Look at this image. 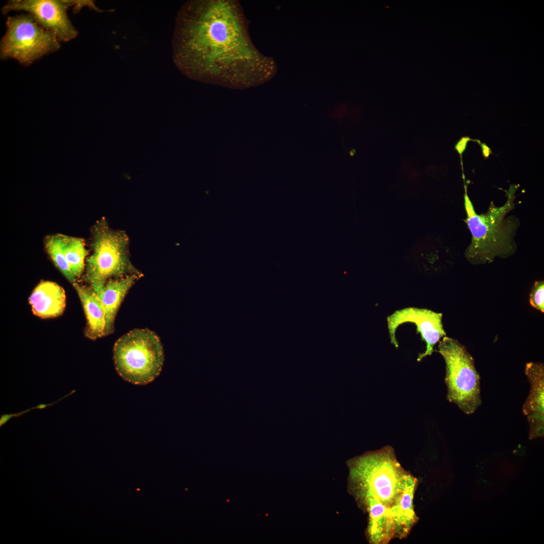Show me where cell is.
<instances>
[{
    "mask_svg": "<svg viewBox=\"0 0 544 544\" xmlns=\"http://www.w3.org/2000/svg\"><path fill=\"white\" fill-rule=\"evenodd\" d=\"M237 4L192 1L178 15L174 59L187 76L229 87L258 85L277 71L274 60L252 44Z\"/></svg>",
    "mask_w": 544,
    "mask_h": 544,
    "instance_id": "1",
    "label": "cell"
},
{
    "mask_svg": "<svg viewBox=\"0 0 544 544\" xmlns=\"http://www.w3.org/2000/svg\"><path fill=\"white\" fill-rule=\"evenodd\" d=\"M469 141H472V142H477V139L473 140V139H471L469 136H463V137H461L457 142V143H456V144L455 145V146H454V149L459 154V156H460V161H461V167H462V173H463V164H462L463 162H462V156L463 153L464 152V151H465V150L466 149L467 143Z\"/></svg>",
    "mask_w": 544,
    "mask_h": 544,
    "instance_id": "17",
    "label": "cell"
},
{
    "mask_svg": "<svg viewBox=\"0 0 544 544\" xmlns=\"http://www.w3.org/2000/svg\"><path fill=\"white\" fill-rule=\"evenodd\" d=\"M113 358L116 370L124 380L144 385L159 375L164 356L159 337L146 328L134 329L120 337L114 344Z\"/></svg>",
    "mask_w": 544,
    "mask_h": 544,
    "instance_id": "4",
    "label": "cell"
},
{
    "mask_svg": "<svg viewBox=\"0 0 544 544\" xmlns=\"http://www.w3.org/2000/svg\"><path fill=\"white\" fill-rule=\"evenodd\" d=\"M62 248L70 269L80 278L84 269L85 259L88 251L83 240L79 238L59 234Z\"/></svg>",
    "mask_w": 544,
    "mask_h": 544,
    "instance_id": "14",
    "label": "cell"
},
{
    "mask_svg": "<svg viewBox=\"0 0 544 544\" xmlns=\"http://www.w3.org/2000/svg\"><path fill=\"white\" fill-rule=\"evenodd\" d=\"M544 283L543 281L535 282L530 294V305L541 312L544 311Z\"/></svg>",
    "mask_w": 544,
    "mask_h": 544,
    "instance_id": "16",
    "label": "cell"
},
{
    "mask_svg": "<svg viewBox=\"0 0 544 544\" xmlns=\"http://www.w3.org/2000/svg\"><path fill=\"white\" fill-rule=\"evenodd\" d=\"M45 245L46 250L54 264L63 276L73 285L77 283V278L71 271L64 254L59 234L47 237Z\"/></svg>",
    "mask_w": 544,
    "mask_h": 544,
    "instance_id": "15",
    "label": "cell"
},
{
    "mask_svg": "<svg viewBox=\"0 0 544 544\" xmlns=\"http://www.w3.org/2000/svg\"><path fill=\"white\" fill-rule=\"evenodd\" d=\"M349 490L367 514V535L372 544H387L407 535L418 521L414 497L417 480L386 446L348 462Z\"/></svg>",
    "mask_w": 544,
    "mask_h": 544,
    "instance_id": "2",
    "label": "cell"
},
{
    "mask_svg": "<svg viewBox=\"0 0 544 544\" xmlns=\"http://www.w3.org/2000/svg\"><path fill=\"white\" fill-rule=\"evenodd\" d=\"M71 6L78 11L84 6L97 9L91 1L11 0L3 7L2 12L5 14L13 11L26 12L40 26L54 33L59 41L66 42L78 34L67 15Z\"/></svg>",
    "mask_w": 544,
    "mask_h": 544,
    "instance_id": "8",
    "label": "cell"
},
{
    "mask_svg": "<svg viewBox=\"0 0 544 544\" xmlns=\"http://www.w3.org/2000/svg\"><path fill=\"white\" fill-rule=\"evenodd\" d=\"M464 181L465 223L471 235V242L465 250L466 258L472 264L491 262L496 257L506 258L513 254L517 246L515 237L520 226L519 219L508 215L515 207V193L519 185H510L505 191L507 200L497 207L493 201L485 213L478 214L467 194Z\"/></svg>",
    "mask_w": 544,
    "mask_h": 544,
    "instance_id": "3",
    "label": "cell"
},
{
    "mask_svg": "<svg viewBox=\"0 0 544 544\" xmlns=\"http://www.w3.org/2000/svg\"><path fill=\"white\" fill-rule=\"evenodd\" d=\"M438 348L446 363L447 399L465 414L473 413L482 400L480 377L473 358L464 346L446 336L439 342Z\"/></svg>",
    "mask_w": 544,
    "mask_h": 544,
    "instance_id": "6",
    "label": "cell"
},
{
    "mask_svg": "<svg viewBox=\"0 0 544 544\" xmlns=\"http://www.w3.org/2000/svg\"><path fill=\"white\" fill-rule=\"evenodd\" d=\"M128 242L123 232L111 230L104 219L97 222L93 232V252L87 260L84 277L95 292L102 288L111 278L142 275L129 259Z\"/></svg>",
    "mask_w": 544,
    "mask_h": 544,
    "instance_id": "5",
    "label": "cell"
},
{
    "mask_svg": "<svg viewBox=\"0 0 544 544\" xmlns=\"http://www.w3.org/2000/svg\"><path fill=\"white\" fill-rule=\"evenodd\" d=\"M525 374L530 385L529 394L522 406L530 426V439L542 437L544 432V367L541 363L526 365Z\"/></svg>",
    "mask_w": 544,
    "mask_h": 544,
    "instance_id": "10",
    "label": "cell"
},
{
    "mask_svg": "<svg viewBox=\"0 0 544 544\" xmlns=\"http://www.w3.org/2000/svg\"><path fill=\"white\" fill-rule=\"evenodd\" d=\"M29 302L34 315L42 318H52L63 312L66 296L63 289L56 283L42 281L32 292Z\"/></svg>",
    "mask_w": 544,
    "mask_h": 544,
    "instance_id": "11",
    "label": "cell"
},
{
    "mask_svg": "<svg viewBox=\"0 0 544 544\" xmlns=\"http://www.w3.org/2000/svg\"><path fill=\"white\" fill-rule=\"evenodd\" d=\"M73 286L79 296L86 316L85 335L92 340L103 336L105 312L101 301L91 287L78 283Z\"/></svg>",
    "mask_w": 544,
    "mask_h": 544,
    "instance_id": "13",
    "label": "cell"
},
{
    "mask_svg": "<svg viewBox=\"0 0 544 544\" xmlns=\"http://www.w3.org/2000/svg\"><path fill=\"white\" fill-rule=\"evenodd\" d=\"M142 276L129 275L115 280H109L102 288L95 292L105 310L104 336L113 332L118 308L129 289Z\"/></svg>",
    "mask_w": 544,
    "mask_h": 544,
    "instance_id": "12",
    "label": "cell"
},
{
    "mask_svg": "<svg viewBox=\"0 0 544 544\" xmlns=\"http://www.w3.org/2000/svg\"><path fill=\"white\" fill-rule=\"evenodd\" d=\"M50 405H51V404H42L39 405L36 407H33L32 409H30L26 410V411H25L24 412H22L19 413L18 414L3 415V416H2L1 419V423H0L1 426L2 425H3V424H4L6 422H7L10 419H11L13 417H18L19 415H22V414H24L25 413H27V412H28L29 411H30V410H31L32 409H37V408H38V409H43V408H45L46 406Z\"/></svg>",
    "mask_w": 544,
    "mask_h": 544,
    "instance_id": "18",
    "label": "cell"
},
{
    "mask_svg": "<svg viewBox=\"0 0 544 544\" xmlns=\"http://www.w3.org/2000/svg\"><path fill=\"white\" fill-rule=\"evenodd\" d=\"M477 143L481 147L482 156L485 160H487L491 154H493L491 149L487 146L486 143H482L479 140H477Z\"/></svg>",
    "mask_w": 544,
    "mask_h": 544,
    "instance_id": "19",
    "label": "cell"
},
{
    "mask_svg": "<svg viewBox=\"0 0 544 544\" xmlns=\"http://www.w3.org/2000/svg\"><path fill=\"white\" fill-rule=\"evenodd\" d=\"M442 318V313L427 309L407 307L396 310L387 318L391 343L398 348L395 336L397 327L404 323H414L417 326V332L420 333L422 340L426 344V351L420 354L417 359L420 362L427 356L431 355L435 345L441 337L446 336Z\"/></svg>",
    "mask_w": 544,
    "mask_h": 544,
    "instance_id": "9",
    "label": "cell"
},
{
    "mask_svg": "<svg viewBox=\"0 0 544 544\" xmlns=\"http://www.w3.org/2000/svg\"><path fill=\"white\" fill-rule=\"evenodd\" d=\"M6 25L0 45L2 59L14 58L30 65L60 47L54 33L40 26L29 14L9 17Z\"/></svg>",
    "mask_w": 544,
    "mask_h": 544,
    "instance_id": "7",
    "label": "cell"
}]
</instances>
